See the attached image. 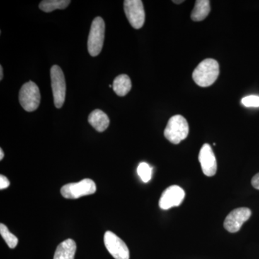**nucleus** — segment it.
<instances>
[{
    "mask_svg": "<svg viewBox=\"0 0 259 259\" xmlns=\"http://www.w3.org/2000/svg\"><path fill=\"white\" fill-rule=\"evenodd\" d=\"M219 64L214 59H204L194 70L192 78L194 82L202 88H207L214 83L219 76Z\"/></svg>",
    "mask_w": 259,
    "mask_h": 259,
    "instance_id": "obj_1",
    "label": "nucleus"
},
{
    "mask_svg": "<svg viewBox=\"0 0 259 259\" xmlns=\"http://www.w3.org/2000/svg\"><path fill=\"white\" fill-rule=\"evenodd\" d=\"M189 124L183 116H173L168 120L164 130L165 138L174 144H179L188 136Z\"/></svg>",
    "mask_w": 259,
    "mask_h": 259,
    "instance_id": "obj_2",
    "label": "nucleus"
},
{
    "mask_svg": "<svg viewBox=\"0 0 259 259\" xmlns=\"http://www.w3.org/2000/svg\"><path fill=\"white\" fill-rule=\"evenodd\" d=\"M105 24L101 17L93 20L88 37V51L92 56H97L101 53L105 40Z\"/></svg>",
    "mask_w": 259,
    "mask_h": 259,
    "instance_id": "obj_3",
    "label": "nucleus"
},
{
    "mask_svg": "<svg viewBox=\"0 0 259 259\" xmlns=\"http://www.w3.org/2000/svg\"><path fill=\"white\" fill-rule=\"evenodd\" d=\"M19 102L27 112H33L38 108L40 93L38 87L33 81L24 83L19 93Z\"/></svg>",
    "mask_w": 259,
    "mask_h": 259,
    "instance_id": "obj_4",
    "label": "nucleus"
},
{
    "mask_svg": "<svg viewBox=\"0 0 259 259\" xmlns=\"http://www.w3.org/2000/svg\"><path fill=\"white\" fill-rule=\"evenodd\" d=\"M51 80L54 105L56 108H61L66 98V84L64 72L57 65L51 67Z\"/></svg>",
    "mask_w": 259,
    "mask_h": 259,
    "instance_id": "obj_5",
    "label": "nucleus"
},
{
    "mask_svg": "<svg viewBox=\"0 0 259 259\" xmlns=\"http://www.w3.org/2000/svg\"><path fill=\"white\" fill-rule=\"evenodd\" d=\"M97 186L95 182L90 179H84L76 183H70L64 185L61 189V193L66 199H78L83 196L95 193Z\"/></svg>",
    "mask_w": 259,
    "mask_h": 259,
    "instance_id": "obj_6",
    "label": "nucleus"
},
{
    "mask_svg": "<svg viewBox=\"0 0 259 259\" xmlns=\"http://www.w3.org/2000/svg\"><path fill=\"white\" fill-rule=\"evenodd\" d=\"M124 10L130 24L135 29L142 28L144 25L145 10L143 2L141 0H125L124 1Z\"/></svg>",
    "mask_w": 259,
    "mask_h": 259,
    "instance_id": "obj_7",
    "label": "nucleus"
},
{
    "mask_svg": "<svg viewBox=\"0 0 259 259\" xmlns=\"http://www.w3.org/2000/svg\"><path fill=\"white\" fill-rule=\"evenodd\" d=\"M105 247L115 259H129L130 252L127 245L111 231H107L104 236Z\"/></svg>",
    "mask_w": 259,
    "mask_h": 259,
    "instance_id": "obj_8",
    "label": "nucleus"
},
{
    "mask_svg": "<svg viewBox=\"0 0 259 259\" xmlns=\"http://www.w3.org/2000/svg\"><path fill=\"white\" fill-rule=\"evenodd\" d=\"M185 193L183 189L177 185L168 187L162 194L159 200V207L162 209H168L178 207L185 199Z\"/></svg>",
    "mask_w": 259,
    "mask_h": 259,
    "instance_id": "obj_9",
    "label": "nucleus"
},
{
    "mask_svg": "<svg viewBox=\"0 0 259 259\" xmlns=\"http://www.w3.org/2000/svg\"><path fill=\"white\" fill-rule=\"evenodd\" d=\"M251 216V211L247 207H240L230 212L225 220V228L230 233H236L241 229L243 223Z\"/></svg>",
    "mask_w": 259,
    "mask_h": 259,
    "instance_id": "obj_10",
    "label": "nucleus"
},
{
    "mask_svg": "<svg viewBox=\"0 0 259 259\" xmlns=\"http://www.w3.org/2000/svg\"><path fill=\"white\" fill-rule=\"evenodd\" d=\"M199 161L204 175L212 177L217 172L218 165L212 148L208 144H204L199 153Z\"/></svg>",
    "mask_w": 259,
    "mask_h": 259,
    "instance_id": "obj_11",
    "label": "nucleus"
},
{
    "mask_svg": "<svg viewBox=\"0 0 259 259\" xmlns=\"http://www.w3.org/2000/svg\"><path fill=\"white\" fill-rule=\"evenodd\" d=\"M88 122L98 132H104L110 125L108 116L100 110L92 112L89 115Z\"/></svg>",
    "mask_w": 259,
    "mask_h": 259,
    "instance_id": "obj_12",
    "label": "nucleus"
},
{
    "mask_svg": "<svg viewBox=\"0 0 259 259\" xmlns=\"http://www.w3.org/2000/svg\"><path fill=\"white\" fill-rule=\"evenodd\" d=\"M76 244L74 240L66 239L58 245L54 259H74Z\"/></svg>",
    "mask_w": 259,
    "mask_h": 259,
    "instance_id": "obj_13",
    "label": "nucleus"
},
{
    "mask_svg": "<svg viewBox=\"0 0 259 259\" xmlns=\"http://www.w3.org/2000/svg\"><path fill=\"white\" fill-rule=\"evenodd\" d=\"M132 88L131 80L127 75L120 74L115 78L112 83V89L116 95L120 97L125 96Z\"/></svg>",
    "mask_w": 259,
    "mask_h": 259,
    "instance_id": "obj_14",
    "label": "nucleus"
},
{
    "mask_svg": "<svg viewBox=\"0 0 259 259\" xmlns=\"http://www.w3.org/2000/svg\"><path fill=\"white\" fill-rule=\"evenodd\" d=\"M210 10V2L208 0H197L191 14V18L194 21H202L207 18Z\"/></svg>",
    "mask_w": 259,
    "mask_h": 259,
    "instance_id": "obj_15",
    "label": "nucleus"
},
{
    "mask_svg": "<svg viewBox=\"0 0 259 259\" xmlns=\"http://www.w3.org/2000/svg\"><path fill=\"white\" fill-rule=\"evenodd\" d=\"M71 3L69 0H44L39 5V8L45 13H51L56 10H64Z\"/></svg>",
    "mask_w": 259,
    "mask_h": 259,
    "instance_id": "obj_16",
    "label": "nucleus"
},
{
    "mask_svg": "<svg viewBox=\"0 0 259 259\" xmlns=\"http://www.w3.org/2000/svg\"><path fill=\"white\" fill-rule=\"evenodd\" d=\"M0 234L3 239L6 242L7 244L10 248H15L18 243V239L14 234L11 233L8 229V227L1 223L0 224Z\"/></svg>",
    "mask_w": 259,
    "mask_h": 259,
    "instance_id": "obj_17",
    "label": "nucleus"
},
{
    "mask_svg": "<svg viewBox=\"0 0 259 259\" xmlns=\"http://www.w3.org/2000/svg\"><path fill=\"white\" fill-rule=\"evenodd\" d=\"M138 175L144 183H147L152 177V168L147 163H141L137 168Z\"/></svg>",
    "mask_w": 259,
    "mask_h": 259,
    "instance_id": "obj_18",
    "label": "nucleus"
},
{
    "mask_svg": "<svg viewBox=\"0 0 259 259\" xmlns=\"http://www.w3.org/2000/svg\"><path fill=\"white\" fill-rule=\"evenodd\" d=\"M241 103L246 107H259V96L250 95L243 97Z\"/></svg>",
    "mask_w": 259,
    "mask_h": 259,
    "instance_id": "obj_19",
    "label": "nucleus"
},
{
    "mask_svg": "<svg viewBox=\"0 0 259 259\" xmlns=\"http://www.w3.org/2000/svg\"><path fill=\"white\" fill-rule=\"evenodd\" d=\"M10 185V181L7 179V177L1 175L0 176V190H3L8 188Z\"/></svg>",
    "mask_w": 259,
    "mask_h": 259,
    "instance_id": "obj_20",
    "label": "nucleus"
},
{
    "mask_svg": "<svg viewBox=\"0 0 259 259\" xmlns=\"http://www.w3.org/2000/svg\"><path fill=\"white\" fill-rule=\"evenodd\" d=\"M251 184L255 189L259 190V173L253 177L251 180Z\"/></svg>",
    "mask_w": 259,
    "mask_h": 259,
    "instance_id": "obj_21",
    "label": "nucleus"
},
{
    "mask_svg": "<svg viewBox=\"0 0 259 259\" xmlns=\"http://www.w3.org/2000/svg\"><path fill=\"white\" fill-rule=\"evenodd\" d=\"M3 66H0V80H3Z\"/></svg>",
    "mask_w": 259,
    "mask_h": 259,
    "instance_id": "obj_22",
    "label": "nucleus"
},
{
    "mask_svg": "<svg viewBox=\"0 0 259 259\" xmlns=\"http://www.w3.org/2000/svg\"><path fill=\"white\" fill-rule=\"evenodd\" d=\"M4 152H3V149L1 148V149H0V160H1V161L3 159V158H4Z\"/></svg>",
    "mask_w": 259,
    "mask_h": 259,
    "instance_id": "obj_23",
    "label": "nucleus"
},
{
    "mask_svg": "<svg viewBox=\"0 0 259 259\" xmlns=\"http://www.w3.org/2000/svg\"><path fill=\"white\" fill-rule=\"evenodd\" d=\"M173 3H176V4H180V3H184V1L180 0V1H173Z\"/></svg>",
    "mask_w": 259,
    "mask_h": 259,
    "instance_id": "obj_24",
    "label": "nucleus"
},
{
    "mask_svg": "<svg viewBox=\"0 0 259 259\" xmlns=\"http://www.w3.org/2000/svg\"><path fill=\"white\" fill-rule=\"evenodd\" d=\"M109 87H110V88H112V85H111V84L109 85Z\"/></svg>",
    "mask_w": 259,
    "mask_h": 259,
    "instance_id": "obj_25",
    "label": "nucleus"
}]
</instances>
